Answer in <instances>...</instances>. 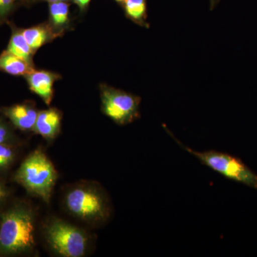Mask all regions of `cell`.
Wrapping results in <instances>:
<instances>
[{
  "instance_id": "22",
  "label": "cell",
  "mask_w": 257,
  "mask_h": 257,
  "mask_svg": "<svg viewBox=\"0 0 257 257\" xmlns=\"http://www.w3.org/2000/svg\"><path fill=\"white\" fill-rule=\"evenodd\" d=\"M116 3H117L118 4L121 5L122 6L123 3H124L125 0H114Z\"/></svg>"
},
{
  "instance_id": "10",
  "label": "cell",
  "mask_w": 257,
  "mask_h": 257,
  "mask_svg": "<svg viewBox=\"0 0 257 257\" xmlns=\"http://www.w3.org/2000/svg\"><path fill=\"white\" fill-rule=\"evenodd\" d=\"M62 115L57 109L51 108L38 112L33 130L43 138H55L60 130Z\"/></svg>"
},
{
  "instance_id": "14",
  "label": "cell",
  "mask_w": 257,
  "mask_h": 257,
  "mask_svg": "<svg viewBox=\"0 0 257 257\" xmlns=\"http://www.w3.org/2000/svg\"><path fill=\"white\" fill-rule=\"evenodd\" d=\"M125 15L137 25L148 28L147 0H125L122 5Z\"/></svg>"
},
{
  "instance_id": "20",
  "label": "cell",
  "mask_w": 257,
  "mask_h": 257,
  "mask_svg": "<svg viewBox=\"0 0 257 257\" xmlns=\"http://www.w3.org/2000/svg\"><path fill=\"white\" fill-rule=\"evenodd\" d=\"M6 191L5 190V189L0 184V202L6 197Z\"/></svg>"
},
{
  "instance_id": "11",
  "label": "cell",
  "mask_w": 257,
  "mask_h": 257,
  "mask_svg": "<svg viewBox=\"0 0 257 257\" xmlns=\"http://www.w3.org/2000/svg\"><path fill=\"white\" fill-rule=\"evenodd\" d=\"M21 31L34 54L45 44L58 37L47 23L32 28L21 29Z\"/></svg>"
},
{
  "instance_id": "5",
  "label": "cell",
  "mask_w": 257,
  "mask_h": 257,
  "mask_svg": "<svg viewBox=\"0 0 257 257\" xmlns=\"http://www.w3.org/2000/svg\"><path fill=\"white\" fill-rule=\"evenodd\" d=\"M47 238L56 252L63 256H82L87 248V239L84 233L63 221L52 222L47 227Z\"/></svg>"
},
{
  "instance_id": "4",
  "label": "cell",
  "mask_w": 257,
  "mask_h": 257,
  "mask_svg": "<svg viewBox=\"0 0 257 257\" xmlns=\"http://www.w3.org/2000/svg\"><path fill=\"white\" fill-rule=\"evenodd\" d=\"M100 91L101 109L115 123L127 124L140 117V96L104 84Z\"/></svg>"
},
{
  "instance_id": "1",
  "label": "cell",
  "mask_w": 257,
  "mask_h": 257,
  "mask_svg": "<svg viewBox=\"0 0 257 257\" xmlns=\"http://www.w3.org/2000/svg\"><path fill=\"white\" fill-rule=\"evenodd\" d=\"M57 177L55 167L41 151L35 152L30 155L16 174V180L19 183L47 202Z\"/></svg>"
},
{
  "instance_id": "3",
  "label": "cell",
  "mask_w": 257,
  "mask_h": 257,
  "mask_svg": "<svg viewBox=\"0 0 257 257\" xmlns=\"http://www.w3.org/2000/svg\"><path fill=\"white\" fill-rule=\"evenodd\" d=\"M171 136L179 144V146L198 159L203 165L224 176L230 180L244 184L247 187L257 189V175L244 163L228 154L209 150L197 152L181 143L170 134Z\"/></svg>"
},
{
  "instance_id": "21",
  "label": "cell",
  "mask_w": 257,
  "mask_h": 257,
  "mask_svg": "<svg viewBox=\"0 0 257 257\" xmlns=\"http://www.w3.org/2000/svg\"><path fill=\"white\" fill-rule=\"evenodd\" d=\"M209 1H210L211 10H213L219 3V0H209Z\"/></svg>"
},
{
  "instance_id": "2",
  "label": "cell",
  "mask_w": 257,
  "mask_h": 257,
  "mask_svg": "<svg viewBox=\"0 0 257 257\" xmlns=\"http://www.w3.org/2000/svg\"><path fill=\"white\" fill-rule=\"evenodd\" d=\"M33 220L25 209L16 208L3 216L0 226V250L13 253L26 251L33 246Z\"/></svg>"
},
{
  "instance_id": "16",
  "label": "cell",
  "mask_w": 257,
  "mask_h": 257,
  "mask_svg": "<svg viewBox=\"0 0 257 257\" xmlns=\"http://www.w3.org/2000/svg\"><path fill=\"white\" fill-rule=\"evenodd\" d=\"M13 159V152L5 144L0 145V167L9 165Z\"/></svg>"
},
{
  "instance_id": "19",
  "label": "cell",
  "mask_w": 257,
  "mask_h": 257,
  "mask_svg": "<svg viewBox=\"0 0 257 257\" xmlns=\"http://www.w3.org/2000/svg\"><path fill=\"white\" fill-rule=\"evenodd\" d=\"M22 3L25 4H32V3H39V2H47V3H55V2H70L72 0H20Z\"/></svg>"
},
{
  "instance_id": "6",
  "label": "cell",
  "mask_w": 257,
  "mask_h": 257,
  "mask_svg": "<svg viewBox=\"0 0 257 257\" xmlns=\"http://www.w3.org/2000/svg\"><path fill=\"white\" fill-rule=\"evenodd\" d=\"M66 204L72 214L82 219H104L108 214L104 199L90 189H73L67 194Z\"/></svg>"
},
{
  "instance_id": "7",
  "label": "cell",
  "mask_w": 257,
  "mask_h": 257,
  "mask_svg": "<svg viewBox=\"0 0 257 257\" xmlns=\"http://www.w3.org/2000/svg\"><path fill=\"white\" fill-rule=\"evenodd\" d=\"M29 88L37 94L47 105L52 102L54 94V84L61 79L60 74L47 70H37L25 76Z\"/></svg>"
},
{
  "instance_id": "12",
  "label": "cell",
  "mask_w": 257,
  "mask_h": 257,
  "mask_svg": "<svg viewBox=\"0 0 257 257\" xmlns=\"http://www.w3.org/2000/svg\"><path fill=\"white\" fill-rule=\"evenodd\" d=\"M10 26L12 29V35L6 50L19 58L28 62L29 64L34 65L33 56L35 54L25 40L22 33L21 29H19L11 24Z\"/></svg>"
},
{
  "instance_id": "17",
  "label": "cell",
  "mask_w": 257,
  "mask_h": 257,
  "mask_svg": "<svg viewBox=\"0 0 257 257\" xmlns=\"http://www.w3.org/2000/svg\"><path fill=\"white\" fill-rule=\"evenodd\" d=\"M8 137H9L8 128L7 127L6 125L3 121H0V145L5 144Z\"/></svg>"
},
{
  "instance_id": "9",
  "label": "cell",
  "mask_w": 257,
  "mask_h": 257,
  "mask_svg": "<svg viewBox=\"0 0 257 257\" xmlns=\"http://www.w3.org/2000/svg\"><path fill=\"white\" fill-rule=\"evenodd\" d=\"M57 37H62L71 26L68 2L49 3V21L47 22Z\"/></svg>"
},
{
  "instance_id": "15",
  "label": "cell",
  "mask_w": 257,
  "mask_h": 257,
  "mask_svg": "<svg viewBox=\"0 0 257 257\" xmlns=\"http://www.w3.org/2000/svg\"><path fill=\"white\" fill-rule=\"evenodd\" d=\"M17 0H0V25L8 20L14 10Z\"/></svg>"
},
{
  "instance_id": "13",
  "label": "cell",
  "mask_w": 257,
  "mask_h": 257,
  "mask_svg": "<svg viewBox=\"0 0 257 257\" xmlns=\"http://www.w3.org/2000/svg\"><path fill=\"white\" fill-rule=\"evenodd\" d=\"M35 70V65L29 64L7 50L0 54V71L17 77H25Z\"/></svg>"
},
{
  "instance_id": "18",
  "label": "cell",
  "mask_w": 257,
  "mask_h": 257,
  "mask_svg": "<svg viewBox=\"0 0 257 257\" xmlns=\"http://www.w3.org/2000/svg\"><path fill=\"white\" fill-rule=\"evenodd\" d=\"M72 2L77 5L79 9L80 10L81 13H84L89 6L91 0H72Z\"/></svg>"
},
{
  "instance_id": "8",
  "label": "cell",
  "mask_w": 257,
  "mask_h": 257,
  "mask_svg": "<svg viewBox=\"0 0 257 257\" xmlns=\"http://www.w3.org/2000/svg\"><path fill=\"white\" fill-rule=\"evenodd\" d=\"M3 113L15 126L24 131L34 128L38 111L28 104H16L3 109Z\"/></svg>"
}]
</instances>
